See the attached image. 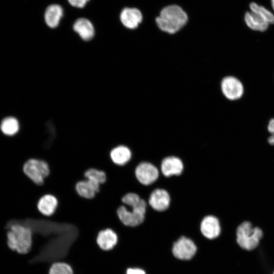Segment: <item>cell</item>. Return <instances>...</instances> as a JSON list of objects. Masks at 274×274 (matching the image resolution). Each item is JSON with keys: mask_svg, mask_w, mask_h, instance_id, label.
<instances>
[{"mask_svg": "<svg viewBox=\"0 0 274 274\" xmlns=\"http://www.w3.org/2000/svg\"><path fill=\"white\" fill-rule=\"evenodd\" d=\"M58 204V199L54 195L46 194L39 199L37 203V208L43 215L49 217L54 214Z\"/></svg>", "mask_w": 274, "mask_h": 274, "instance_id": "cell-16", "label": "cell"}, {"mask_svg": "<svg viewBox=\"0 0 274 274\" xmlns=\"http://www.w3.org/2000/svg\"><path fill=\"white\" fill-rule=\"evenodd\" d=\"M126 274H146V273L142 269L130 267L126 269Z\"/></svg>", "mask_w": 274, "mask_h": 274, "instance_id": "cell-26", "label": "cell"}, {"mask_svg": "<svg viewBox=\"0 0 274 274\" xmlns=\"http://www.w3.org/2000/svg\"><path fill=\"white\" fill-rule=\"evenodd\" d=\"M49 274H73V270L67 263L57 262L52 264Z\"/></svg>", "mask_w": 274, "mask_h": 274, "instance_id": "cell-23", "label": "cell"}, {"mask_svg": "<svg viewBox=\"0 0 274 274\" xmlns=\"http://www.w3.org/2000/svg\"><path fill=\"white\" fill-rule=\"evenodd\" d=\"M84 178L100 185L105 183L107 180L106 173L96 168H90L87 169L84 173Z\"/></svg>", "mask_w": 274, "mask_h": 274, "instance_id": "cell-22", "label": "cell"}, {"mask_svg": "<svg viewBox=\"0 0 274 274\" xmlns=\"http://www.w3.org/2000/svg\"><path fill=\"white\" fill-rule=\"evenodd\" d=\"M63 15L62 7L58 4L49 5L44 13V19L46 24L50 28H54L58 26Z\"/></svg>", "mask_w": 274, "mask_h": 274, "instance_id": "cell-19", "label": "cell"}, {"mask_svg": "<svg viewBox=\"0 0 274 274\" xmlns=\"http://www.w3.org/2000/svg\"><path fill=\"white\" fill-rule=\"evenodd\" d=\"M170 196L165 190L157 188L153 190L150 195L149 203L155 211L162 212L169 207Z\"/></svg>", "mask_w": 274, "mask_h": 274, "instance_id": "cell-10", "label": "cell"}, {"mask_svg": "<svg viewBox=\"0 0 274 274\" xmlns=\"http://www.w3.org/2000/svg\"><path fill=\"white\" fill-rule=\"evenodd\" d=\"M271 1V6H272V8L273 9V10H274V0H270Z\"/></svg>", "mask_w": 274, "mask_h": 274, "instance_id": "cell-27", "label": "cell"}, {"mask_svg": "<svg viewBox=\"0 0 274 274\" xmlns=\"http://www.w3.org/2000/svg\"><path fill=\"white\" fill-rule=\"evenodd\" d=\"M123 203L117 210L121 222L125 226L135 227L142 224L145 219L147 204L135 192H128L121 198Z\"/></svg>", "mask_w": 274, "mask_h": 274, "instance_id": "cell-1", "label": "cell"}, {"mask_svg": "<svg viewBox=\"0 0 274 274\" xmlns=\"http://www.w3.org/2000/svg\"><path fill=\"white\" fill-rule=\"evenodd\" d=\"M73 29L82 40L86 41L91 40L95 35L93 25L90 20L85 18L77 19L73 24Z\"/></svg>", "mask_w": 274, "mask_h": 274, "instance_id": "cell-15", "label": "cell"}, {"mask_svg": "<svg viewBox=\"0 0 274 274\" xmlns=\"http://www.w3.org/2000/svg\"><path fill=\"white\" fill-rule=\"evenodd\" d=\"M200 230L202 234L209 239L217 237L221 232V227L218 219L211 215L205 217L201 221Z\"/></svg>", "mask_w": 274, "mask_h": 274, "instance_id": "cell-11", "label": "cell"}, {"mask_svg": "<svg viewBox=\"0 0 274 274\" xmlns=\"http://www.w3.org/2000/svg\"><path fill=\"white\" fill-rule=\"evenodd\" d=\"M244 20L246 26L251 30L255 32H264L268 29L270 26L259 16L251 11L246 12Z\"/></svg>", "mask_w": 274, "mask_h": 274, "instance_id": "cell-18", "label": "cell"}, {"mask_svg": "<svg viewBox=\"0 0 274 274\" xmlns=\"http://www.w3.org/2000/svg\"><path fill=\"white\" fill-rule=\"evenodd\" d=\"M267 130L268 133L270 134L267 139V141L269 144L274 146V118L270 119L268 121Z\"/></svg>", "mask_w": 274, "mask_h": 274, "instance_id": "cell-24", "label": "cell"}, {"mask_svg": "<svg viewBox=\"0 0 274 274\" xmlns=\"http://www.w3.org/2000/svg\"><path fill=\"white\" fill-rule=\"evenodd\" d=\"M89 0H67L69 4L76 8H84Z\"/></svg>", "mask_w": 274, "mask_h": 274, "instance_id": "cell-25", "label": "cell"}, {"mask_svg": "<svg viewBox=\"0 0 274 274\" xmlns=\"http://www.w3.org/2000/svg\"><path fill=\"white\" fill-rule=\"evenodd\" d=\"M120 19L126 28L134 30L138 28L143 21L141 11L135 8H125L121 12Z\"/></svg>", "mask_w": 274, "mask_h": 274, "instance_id": "cell-9", "label": "cell"}, {"mask_svg": "<svg viewBox=\"0 0 274 274\" xmlns=\"http://www.w3.org/2000/svg\"><path fill=\"white\" fill-rule=\"evenodd\" d=\"M23 171L25 175L37 185H42L45 179L50 174V168L45 160L30 158L23 164Z\"/></svg>", "mask_w": 274, "mask_h": 274, "instance_id": "cell-5", "label": "cell"}, {"mask_svg": "<svg viewBox=\"0 0 274 274\" xmlns=\"http://www.w3.org/2000/svg\"><path fill=\"white\" fill-rule=\"evenodd\" d=\"M183 163L177 157L170 156L164 158L161 164L162 174L165 177L180 175L183 172Z\"/></svg>", "mask_w": 274, "mask_h": 274, "instance_id": "cell-12", "label": "cell"}, {"mask_svg": "<svg viewBox=\"0 0 274 274\" xmlns=\"http://www.w3.org/2000/svg\"><path fill=\"white\" fill-rule=\"evenodd\" d=\"M0 130L7 136H14L19 132L20 124L16 118L13 117H6L0 124Z\"/></svg>", "mask_w": 274, "mask_h": 274, "instance_id": "cell-20", "label": "cell"}, {"mask_svg": "<svg viewBox=\"0 0 274 274\" xmlns=\"http://www.w3.org/2000/svg\"><path fill=\"white\" fill-rule=\"evenodd\" d=\"M273 274H274V271H273Z\"/></svg>", "mask_w": 274, "mask_h": 274, "instance_id": "cell-28", "label": "cell"}, {"mask_svg": "<svg viewBox=\"0 0 274 274\" xmlns=\"http://www.w3.org/2000/svg\"><path fill=\"white\" fill-rule=\"evenodd\" d=\"M251 11L255 13L269 25H274V14L269 10L255 2L250 4Z\"/></svg>", "mask_w": 274, "mask_h": 274, "instance_id": "cell-21", "label": "cell"}, {"mask_svg": "<svg viewBox=\"0 0 274 274\" xmlns=\"http://www.w3.org/2000/svg\"><path fill=\"white\" fill-rule=\"evenodd\" d=\"M100 184L92 181L84 179L78 182L75 186L78 194L85 199H92L99 191Z\"/></svg>", "mask_w": 274, "mask_h": 274, "instance_id": "cell-14", "label": "cell"}, {"mask_svg": "<svg viewBox=\"0 0 274 274\" xmlns=\"http://www.w3.org/2000/svg\"><path fill=\"white\" fill-rule=\"evenodd\" d=\"M7 245L10 249L21 254L28 253L32 244V232L30 227L18 223H13L7 232Z\"/></svg>", "mask_w": 274, "mask_h": 274, "instance_id": "cell-3", "label": "cell"}, {"mask_svg": "<svg viewBox=\"0 0 274 274\" xmlns=\"http://www.w3.org/2000/svg\"><path fill=\"white\" fill-rule=\"evenodd\" d=\"M196 247L190 239L183 236L174 245L173 253L177 258L181 260H189L195 255Z\"/></svg>", "mask_w": 274, "mask_h": 274, "instance_id": "cell-8", "label": "cell"}, {"mask_svg": "<svg viewBox=\"0 0 274 274\" xmlns=\"http://www.w3.org/2000/svg\"><path fill=\"white\" fill-rule=\"evenodd\" d=\"M188 21L186 12L179 6L164 7L155 19L158 29L163 33L174 35L184 29Z\"/></svg>", "mask_w": 274, "mask_h": 274, "instance_id": "cell-2", "label": "cell"}, {"mask_svg": "<svg viewBox=\"0 0 274 274\" xmlns=\"http://www.w3.org/2000/svg\"><path fill=\"white\" fill-rule=\"evenodd\" d=\"M236 242L244 250L251 251L256 248L263 233L258 227H253L249 221H244L238 225L236 232Z\"/></svg>", "mask_w": 274, "mask_h": 274, "instance_id": "cell-4", "label": "cell"}, {"mask_svg": "<svg viewBox=\"0 0 274 274\" xmlns=\"http://www.w3.org/2000/svg\"><path fill=\"white\" fill-rule=\"evenodd\" d=\"M220 90L223 96L229 101L240 99L244 94V86L242 81L233 76L223 77L220 82Z\"/></svg>", "mask_w": 274, "mask_h": 274, "instance_id": "cell-6", "label": "cell"}, {"mask_svg": "<svg viewBox=\"0 0 274 274\" xmlns=\"http://www.w3.org/2000/svg\"><path fill=\"white\" fill-rule=\"evenodd\" d=\"M118 242L116 233L110 228H107L99 232L96 238V243L102 250L109 251L113 249Z\"/></svg>", "mask_w": 274, "mask_h": 274, "instance_id": "cell-13", "label": "cell"}, {"mask_svg": "<svg viewBox=\"0 0 274 274\" xmlns=\"http://www.w3.org/2000/svg\"><path fill=\"white\" fill-rule=\"evenodd\" d=\"M134 175L141 184L149 185L157 180L159 177V171L152 163L142 162L135 168Z\"/></svg>", "mask_w": 274, "mask_h": 274, "instance_id": "cell-7", "label": "cell"}, {"mask_svg": "<svg viewBox=\"0 0 274 274\" xmlns=\"http://www.w3.org/2000/svg\"><path fill=\"white\" fill-rule=\"evenodd\" d=\"M110 155L114 164L123 166L127 164L131 159L132 151L128 147L120 145L112 149Z\"/></svg>", "mask_w": 274, "mask_h": 274, "instance_id": "cell-17", "label": "cell"}]
</instances>
